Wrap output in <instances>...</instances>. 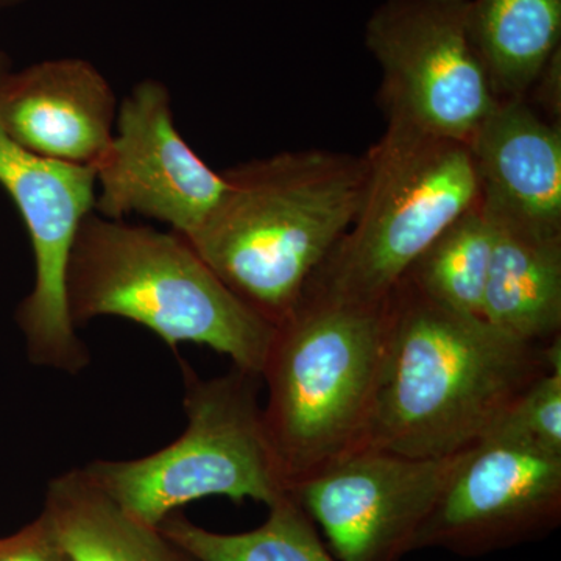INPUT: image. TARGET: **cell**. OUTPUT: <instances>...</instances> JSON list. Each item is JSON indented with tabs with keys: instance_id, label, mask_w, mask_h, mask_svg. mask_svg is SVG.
I'll return each instance as SVG.
<instances>
[{
	"instance_id": "7",
	"label": "cell",
	"mask_w": 561,
	"mask_h": 561,
	"mask_svg": "<svg viewBox=\"0 0 561 561\" xmlns=\"http://www.w3.org/2000/svg\"><path fill=\"white\" fill-rule=\"evenodd\" d=\"M471 0H386L365 43L382 70L391 124L470 142L500 99L476 49Z\"/></svg>"
},
{
	"instance_id": "20",
	"label": "cell",
	"mask_w": 561,
	"mask_h": 561,
	"mask_svg": "<svg viewBox=\"0 0 561 561\" xmlns=\"http://www.w3.org/2000/svg\"><path fill=\"white\" fill-rule=\"evenodd\" d=\"M0 561H68L47 534L43 519L16 535V541L0 552Z\"/></svg>"
},
{
	"instance_id": "11",
	"label": "cell",
	"mask_w": 561,
	"mask_h": 561,
	"mask_svg": "<svg viewBox=\"0 0 561 561\" xmlns=\"http://www.w3.org/2000/svg\"><path fill=\"white\" fill-rule=\"evenodd\" d=\"M95 175L99 216L139 214L183 238L202 227L228 186L225 173L213 171L181 136L168 87L157 80L140 81L119 103Z\"/></svg>"
},
{
	"instance_id": "3",
	"label": "cell",
	"mask_w": 561,
	"mask_h": 561,
	"mask_svg": "<svg viewBox=\"0 0 561 561\" xmlns=\"http://www.w3.org/2000/svg\"><path fill=\"white\" fill-rule=\"evenodd\" d=\"M73 324L122 317L172 350L206 345L260 375L276 327L228 289L183 236L92 213L81 224L66 279Z\"/></svg>"
},
{
	"instance_id": "4",
	"label": "cell",
	"mask_w": 561,
	"mask_h": 561,
	"mask_svg": "<svg viewBox=\"0 0 561 561\" xmlns=\"http://www.w3.org/2000/svg\"><path fill=\"white\" fill-rule=\"evenodd\" d=\"M391 298L357 306L305 295L276 324L261 373L268 389L262 411L289 490L367 448L389 356Z\"/></svg>"
},
{
	"instance_id": "2",
	"label": "cell",
	"mask_w": 561,
	"mask_h": 561,
	"mask_svg": "<svg viewBox=\"0 0 561 561\" xmlns=\"http://www.w3.org/2000/svg\"><path fill=\"white\" fill-rule=\"evenodd\" d=\"M228 186L192 249L228 289L279 324L350 230L364 198L365 158L286 151L225 172Z\"/></svg>"
},
{
	"instance_id": "5",
	"label": "cell",
	"mask_w": 561,
	"mask_h": 561,
	"mask_svg": "<svg viewBox=\"0 0 561 561\" xmlns=\"http://www.w3.org/2000/svg\"><path fill=\"white\" fill-rule=\"evenodd\" d=\"M365 164L359 213L313 273L309 297L386 305L432 243L481 203L470 146L460 140L389 122Z\"/></svg>"
},
{
	"instance_id": "18",
	"label": "cell",
	"mask_w": 561,
	"mask_h": 561,
	"mask_svg": "<svg viewBox=\"0 0 561 561\" xmlns=\"http://www.w3.org/2000/svg\"><path fill=\"white\" fill-rule=\"evenodd\" d=\"M494 239L493 224L479 203L432 243L405 280L445 308L482 317Z\"/></svg>"
},
{
	"instance_id": "12",
	"label": "cell",
	"mask_w": 561,
	"mask_h": 561,
	"mask_svg": "<svg viewBox=\"0 0 561 561\" xmlns=\"http://www.w3.org/2000/svg\"><path fill=\"white\" fill-rule=\"evenodd\" d=\"M116 94L81 58L36 62L10 72L0 65V127L22 149L66 164L94 165L116 127Z\"/></svg>"
},
{
	"instance_id": "16",
	"label": "cell",
	"mask_w": 561,
	"mask_h": 561,
	"mask_svg": "<svg viewBox=\"0 0 561 561\" xmlns=\"http://www.w3.org/2000/svg\"><path fill=\"white\" fill-rule=\"evenodd\" d=\"M470 28L496 98L524 99L560 51L561 0H471Z\"/></svg>"
},
{
	"instance_id": "15",
	"label": "cell",
	"mask_w": 561,
	"mask_h": 561,
	"mask_svg": "<svg viewBox=\"0 0 561 561\" xmlns=\"http://www.w3.org/2000/svg\"><path fill=\"white\" fill-rule=\"evenodd\" d=\"M43 523L68 561H180L158 527L122 511L83 468L50 483Z\"/></svg>"
},
{
	"instance_id": "9",
	"label": "cell",
	"mask_w": 561,
	"mask_h": 561,
	"mask_svg": "<svg viewBox=\"0 0 561 561\" xmlns=\"http://www.w3.org/2000/svg\"><path fill=\"white\" fill-rule=\"evenodd\" d=\"M3 60L0 54V65ZM0 186L20 210L35 256V286L18 312L28 356L76 375L90 353L70 319L66 279L81 224L95 213V168L38 157L0 127Z\"/></svg>"
},
{
	"instance_id": "22",
	"label": "cell",
	"mask_w": 561,
	"mask_h": 561,
	"mask_svg": "<svg viewBox=\"0 0 561 561\" xmlns=\"http://www.w3.org/2000/svg\"><path fill=\"white\" fill-rule=\"evenodd\" d=\"M18 0H0V10L5 9V7L13 5Z\"/></svg>"
},
{
	"instance_id": "17",
	"label": "cell",
	"mask_w": 561,
	"mask_h": 561,
	"mask_svg": "<svg viewBox=\"0 0 561 561\" xmlns=\"http://www.w3.org/2000/svg\"><path fill=\"white\" fill-rule=\"evenodd\" d=\"M268 508L267 522L243 534H217L179 516L158 529L194 561H339L290 493Z\"/></svg>"
},
{
	"instance_id": "10",
	"label": "cell",
	"mask_w": 561,
	"mask_h": 561,
	"mask_svg": "<svg viewBox=\"0 0 561 561\" xmlns=\"http://www.w3.org/2000/svg\"><path fill=\"white\" fill-rule=\"evenodd\" d=\"M459 456L419 459L365 448L289 493L339 561H400L413 552Z\"/></svg>"
},
{
	"instance_id": "19",
	"label": "cell",
	"mask_w": 561,
	"mask_h": 561,
	"mask_svg": "<svg viewBox=\"0 0 561 561\" xmlns=\"http://www.w3.org/2000/svg\"><path fill=\"white\" fill-rule=\"evenodd\" d=\"M497 426L518 432L549 451L561 453V354L527 387Z\"/></svg>"
},
{
	"instance_id": "8",
	"label": "cell",
	"mask_w": 561,
	"mask_h": 561,
	"mask_svg": "<svg viewBox=\"0 0 561 561\" xmlns=\"http://www.w3.org/2000/svg\"><path fill=\"white\" fill-rule=\"evenodd\" d=\"M560 523L561 453L496 426L460 453L413 551L481 557L541 540Z\"/></svg>"
},
{
	"instance_id": "13",
	"label": "cell",
	"mask_w": 561,
	"mask_h": 561,
	"mask_svg": "<svg viewBox=\"0 0 561 561\" xmlns=\"http://www.w3.org/2000/svg\"><path fill=\"white\" fill-rule=\"evenodd\" d=\"M481 206L538 230L561 232L560 124L524 99L500 101L470 142Z\"/></svg>"
},
{
	"instance_id": "21",
	"label": "cell",
	"mask_w": 561,
	"mask_h": 561,
	"mask_svg": "<svg viewBox=\"0 0 561 561\" xmlns=\"http://www.w3.org/2000/svg\"><path fill=\"white\" fill-rule=\"evenodd\" d=\"M16 541V537L5 538V540H0V552L7 551V549L11 548Z\"/></svg>"
},
{
	"instance_id": "6",
	"label": "cell",
	"mask_w": 561,
	"mask_h": 561,
	"mask_svg": "<svg viewBox=\"0 0 561 561\" xmlns=\"http://www.w3.org/2000/svg\"><path fill=\"white\" fill-rule=\"evenodd\" d=\"M183 365L186 431L136 460H95L92 482L139 523L160 527L175 508L208 496L267 507L289 494L265 430L260 375L234 367L213 379Z\"/></svg>"
},
{
	"instance_id": "1",
	"label": "cell",
	"mask_w": 561,
	"mask_h": 561,
	"mask_svg": "<svg viewBox=\"0 0 561 561\" xmlns=\"http://www.w3.org/2000/svg\"><path fill=\"white\" fill-rule=\"evenodd\" d=\"M561 354L512 337L424 297L408 280L391 298L389 356L367 448L443 459L485 438Z\"/></svg>"
},
{
	"instance_id": "14",
	"label": "cell",
	"mask_w": 561,
	"mask_h": 561,
	"mask_svg": "<svg viewBox=\"0 0 561 561\" xmlns=\"http://www.w3.org/2000/svg\"><path fill=\"white\" fill-rule=\"evenodd\" d=\"M482 209L496 234L482 319L519 341L548 346L561 337V232Z\"/></svg>"
}]
</instances>
